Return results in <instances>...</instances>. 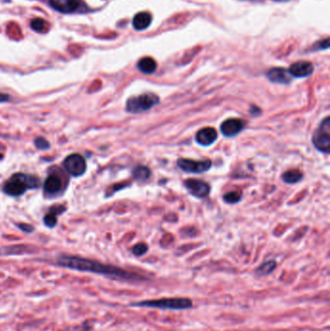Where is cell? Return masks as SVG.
Instances as JSON below:
<instances>
[{
    "label": "cell",
    "instance_id": "cell-20",
    "mask_svg": "<svg viewBox=\"0 0 330 331\" xmlns=\"http://www.w3.org/2000/svg\"><path fill=\"white\" fill-rule=\"evenodd\" d=\"M31 27L36 31V32H45L48 29V25L45 20L37 18L34 19L31 22Z\"/></svg>",
    "mask_w": 330,
    "mask_h": 331
},
{
    "label": "cell",
    "instance_id": "cell-10",
    "mask_svg": "<svg viewBox=\"0 0 330 331\" xmlns=\"http://www.w3.org/2000/svg\"><path fill=\"white\" fill-rule=\"evenodd\" d=\"M289 74L295 78H306L313 74L314 66L308 61H298L293 63L289 70Z\"/></svg>",
    "mask_w": 330,
    "mask_h": 331
},
{
    "label": "cell",
    "instance_id": "cell-1",
    "mask_svg": "<svg viewBox=\"0 0 330 331\" xmlns=\"http://www.w3.org/2000/svg\"><path fill=\"white\" fill-rule=\"evenodd\" d=\"M57 264L60 266L70 269L91 272L101 275H107L111 277L124 279V280H143V277L136 273L126 271L122 268L113 265H104L88 259L74 257V256H61L57 260Z\"/></svg>",
    "mask_w": 330,
    "mask_h": 331
},
{
    "label": "cell",
    "instance_id": "cell-2",
    "mask_svg": "<svg viewBox=\"0 0 330 331\" xmlns=\"http://www.w3.org/2000/svg\"><path fill=\"white\" fill-rule=\"evenodd\" d=\"M39 186V179L35 176L24 173H16L3 186V191L9 196L19 197L23 195L28 188H36Z\"/></svg>",
    "mask_w": 330,
    "mask_h": 331
},
{
    "label": "cell",
    "instance_id": "cell-11",
    "mask_svg": "<svg viewBox=\"0 0 330 331\" xmlns=\"http://www.w3.org/2000/svg\"><path fill=\"white\" fill-rule=\"evenodd\" d=\"M218 135L214 128L207 127L201 129L196 135V141L199 145L204 146H211L217 140Z\"/></svg>",
    "mask_w": 330,
    "mask_h": 331
},
{
    "label": "cell",
    "instance_id": "cell-19",
    "mask_svg": "<svg viewBox=\"0 0 330 331\" xmlns=\"http://www.w3.org/2000/svg\"><path fill=\"white\" fill-rule=\"evenodd\" d=\"M276 262L274 261H269V262H265L257 269V273L261 276H264V275H268L270 274L274 269L276 268Z\"/></svg>",
    "mask_w": 330,
    "mask_h": 331
},
{
    "label": "cell",
    "instance_id": "cell-22",
    "mask_svg": "<svg viewBox=\"0 0 330 331\" xmlns=\"http://www.w3.org/2000/svg\"><path fill=\"white\" fill-rule=\"evenodd\" d=\"M223 199L228 203H236L240 200V195L236 192H230L227 193Z\"/></svg>",
    "mask_w": 330,
    "mask_h": 331
},
{
    "label": "cell",
    "instance_id": "cell-21",
    "mask_svg": "<svg viewBox=\"0 0 330 331\" xmlns=\"http://www.w3.org/2000/svg\"><path fill=\"white\" fill-rule=\"evenodd\" d=\"M44 223L45 225L49 228H54L57 224V219H56V215L54 213L50 212L48 213L45 217H44Z\"/></svg>",
    "mask_w": 330,
    "mask_h": 331
},
{
    "label": "cell",
    "instance_id": "cell-28",
    "mask_svg": "<svg viewBox=\"0 0 330 331\" xmlns=\"http://www.w3.org/2000/svg\"><path fill=\"white\" fill-rule=\"evenodd\" d=\"M279 1H284V0H279Z\"/></svg>",
    "mask_w": 330,
    "mask_h": 331
},
{
    "label": "cell",
    "instance_id": "cell-15",
    "mask_svg": "<svg viewBox=\"0 0 330 331\" xmlns=\"http://www.w3.org/2000/svg\"><path fill=\"white\" fill-rule=\"evenodd\" d=\"M151 24V16L146 12L137 14L133 19V27L136 30H144Z\"/></svg>",
    "mask_w": 330,
    "mask_h": 331
},
{
    "label": "cell",
    "instance_id": "cell-23",
    "mask_svg": "<svg viewBox=\"0 0 330 331\" xmlns=\"http://www.w3.org/2000/svg\"><path fill=\"white\" fill-rule=\"evenodd\" d=\"M148 250V246L145 243H138L133 247V254L136 256H142Z\"/></svg>",
    "mask_w": 330,
    "mask_h": 331
},
{
    "label": "cell",
    "instance_id": "cell-16",
    "mask_svg": "<svg viewBox=\"0 0 330 331\" xmlns=\"http://www.w3.org/2000/svg\"><path fill=\"white\" fill-rule=\"evenodd\" d=\"M138 68L143 74H152L156 71L157 63L151 57H143L138 61Z\"/></svg>",
    "mask_w": 330,
    "mask_h": 331
},
{
    "label": "cell",
    "instance_id": "cell-6",
    "mask_svg": "<svg viewBox=\"0 0 330 331\" xmlns=\"http://www.w3.org/2000/svg\"><path fill=\"white\" fill-rule=\"evenodd\" d=\"M178 166L183 172L202 173L207 172L211 168L212 162L210 160L195 161V160L180 158L178 160Z\"/></svg>",
    "mask_w": 330,
    "mask_h": 331
},
{
    "label": "cell",
    "instance_id": "cell-5",
    "mask_svg": "<svg viewBox=\"0 0 330 331\" xmlns=\"http://www.w3.org/2000/svg\"><path fill=\"white\" fill-rule=\"evenodd\" d=\"M313 144L318 151L328 154L330 151V119L322 120L313 135Z\"/></svg>",
    "mask_w": 330,
    "mask_h": 331
},
{
    "label": "cell",
    "instance_id": "cell-12",
    "mask_svg": "<svg viewBox=\"0 0 330 331\" xmlns=\"http://www.w3.org/2000/svg\"><path fill=\"white\" fill-rule=\"evenodd\" d=\"M266 75L268 80L279 84H288L291 81V75L284 68H272Z\"/></svg>",
    "mask_w": 330,
    "mask_h": 331
},
{
    "label": "cell",
    "instance_id": "cell-7",
    "mask_svg": "<svg viewBox=\"0 0 330 331\" xmlns=\"http://www.w3.org/2000/svg\"><path fill=\"white\" fill-rule=\"evenodd\" d=\"M65 170L73 176H81L86 171L85 160L80 154L69 155L63 162Z\"/></svg>",
    "mask_w": 330,
    "mask_h": 331
},
{
    "label": "cell",
    "instance_id": "cell-13",
    "mask_svg": "<svg viewBox=\"0 0 330 331\" xmlns=\"http://www.w3.org/2000/svg\"><path fill=\"white\" fill-rule=\"evenodd\" d=\"M52 7L61 13H72L78 9L80 0H50Z\"/></svg>",
    "mask_w": 330,
    "mask_h": 331
},
{
    "label": "cell",
    "instance_id": "cell-25",
    "mask_svg": "<svg viewBox=\"0 0 330 331\" xmlns=\"http://www.w3.org/2000/svg\"><path fill=\"white\" fill-rule=\"evenodd\" d=\"M63 210H64L63 206H61V205H56V206L52 207V208H51V211L50 212L54 213L55 215H57V214H60L61 212H63Z\"/></svg>",
    "mask_w": 330,
    "mask_h": 331
},
{
    "label": "cell",
    "instance_id": "cell-14",
    "mask_svg": "<svg viewBox=\"0 0 330 331\" xmlns=\"http://www.w3.org/2000/svg\"><path fill=\"white\" fill-rule=\"evenodd\" d=\"M62 187V182L61 179L55 174H51L48 176L44 183V190L47 194L49 195H55L57 194Z\"/></svg>",
    "mask_w": 330,
    "mask_h": 331
},
{
    "label": "cell",
    "instance_id": "cell-3",
    "mask_svg": "<svg viewBox=\"0 0 330 331\" xmlns=\"http://www.w3.org/2000/svg\"><path fill=\"white\" fill-rule=\"evenodd\" d=\"M134 306L140 307H151L159 309H169V310H185L189 309L193 306L191 299L186 297H169V298H160L153 300H143L135 303Z\"/></svg>",
    "mask_w": 330,
    "mask_h": 331
},
{
    "label": "cell",
    "instance_id": "cell-27",
    "mask_svg": "<svg viewBox=\"0 0 330 331\" xmlns=\"http://www.w3.org/2000/svg\"><path fill=\"white\" fill-rule=\"evenodd\" d=\"M9 100V96L6 95V94H3V93H0V103H3V102H6Z\"/></svg>",
    "mask_w": 330,
    "mask_h": 331
},
{
    "label": "cell",
    "instance_id": "cell-18",
    "mask_svg": "<svg viewBox=\"0 0 330 331\" xmlns=\"http://www.w3.org/2000/svg\"><path fill=\"white\" fill-rule=\"evenodd\" d=\"M133 176L136 180H138L139 182H143L149 179V177L151 176V172L147 167L138 166L133 170Z\"/></svg>",
    "mask_w": 330,
    "mask_h": 331
},
{
    "label": "cell",
    "instance_id": "cell-8",
    "mask_svg": "<svg viewBox=\"0 0 330 331\" xmlns=\"http://www.w3.org/2000/svg\"><path fill=\"white\" fill-rule=\"evenodd\" d=\"M184 186L192 196L199 199L207 198L210 194V185L203 180L195 178L187 179L184 181Z\"/></svg>",
    "mask_w": 330,
    "mask_h": 331
},
{
    "label": "cell",
    "instance_id": "cell-17",
    "mask_svg": "<svg viewBox=\"0 0 330 331\" xmlns=\"http://www.w3.org/2000/svg\"><path fill=\"white\" fill-rule=\"evenodd\" d=\"M302 178V172H299L298 170H290V171L283 173V175H282L283 181L288 184H295V183L301 181Z\"/></svg>",
    "mask_w": 330,
    "mask_h": 331
},
{
    "label": "cell",
    "instance_id": "cell-9",
    "mask_svg": "<svg viewBox=\"0 0 330 331\" xmlns=\"http://www.w3.org/2000/svg\"><path fill=\"white\" fill-rule=\"evenodd\" d=\"M245 122L238 119L225 120L221 124V132L225 137H234L244 129Z\"/></svg>",
    "mask_w": 330,
    "mask_h": 331
},
{
    "label": "cell",
    "instance_id": "cell-26",
    "mask_svg": "<svg viewBox=\"0 0 330 331\" xmlns=\"http://www.w3.org/2000/svg\"><path fill=\"white\" fill-rule=\"evenodd\" d=\"M19 227H20V229H22L23 231H25L27 233H30L33 230V228L31 226L27 225V224H20Z\"/></svg>",
    "mask_w": 330,
    "mask_h": 331
},
{
    "label": "cell",
    "instance_id": "cell-4",
    "mask_svg": "<svg viewBox=\"0 0 330 331\" xmlns=\"http://www.w3.org/2000/svg\"><path fill=\"white\" fill-rule=\"evenodd\" d=\"M160 102L159 97L154 93H143L138 96L131 97L126 103V111L131 114H139L147 112Z\"/></svg>",
    "mask_w": 330,
    "mask_h": 331
},
{
    "label": "cell",
    "instance_id": "cell-24",
    "mask_svg": "<svg viewBox=\"0 0 330 331\" xmlns=\"http://www.w3.org/2000/svg\"><path fill=\"white\" fill-rule=\"evenodd\" d=\"M35 146H36V147L38 148V149H40V150H45V149H48L49 147H50V144H49V142L46 140V139H44V138H37L36 140H35Z\"/></svg>",
    "mask_w": 330,
    "mask_h": 331
}]
</instances>
